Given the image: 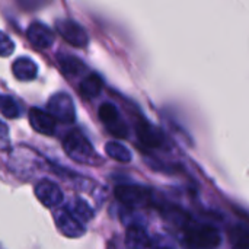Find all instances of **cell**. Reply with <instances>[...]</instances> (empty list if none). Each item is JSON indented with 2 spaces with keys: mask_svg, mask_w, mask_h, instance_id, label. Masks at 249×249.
<instances>
[{
  "mask_svg": "<svg viewBox=\"0 0 249 249\" xmlns=\"http://www.w3.org/2000/svg\"><path fill=\"white\" fill-rule=\"evenodd\" d=\"M82 223H86V222H90L92 219H93V216H95V212H93V209L85 201V200H82V198H74L73 201H71V204H69V206H66Z\"/></svg>",
  "mask_w": 249,
  "mask_h": 249,
  "instance_id": "obj_17",
  "label": "cell"
},
{
  "mask_svg": "<svg viewBox=\"0 0 249 249\" xmlns=\"http://www.w3.org/2000/svg\"><path fill=\"white\" fill-rule=\"evenodd\" d=\"M35 196L39 200V203H42V206L48 209L58 207L64 200L61 188L51 179H41L35 185Z\"/></svg>",
  "mask_w": 249,
  "mask_h": 249,
  "instance_id": "obj_8",
  "label": "cell"
},
{
  "mask_svg": "<svg viewBox=\"0 0 249 249\" xmlns=\"http://www.w3.org/2000/svg\"><path fill=\"white\" fill-rule=\"evenodd\" d=\"M58 64H60L61 71L66 76H70V77L80 74L86 69L83 61L79 60L77 57H73V55H60L58 57Z\"/></svg>",
  "mask_w": 249,
  "mask_h": 249,
  "instance_id": "obj_16",
  "label": "cell"
},
{
  "mask_svg": "<svg viewBox=\"0 0 249 249\" xmlns=\"http://www.w3.org/2000/svg\"><path fill=\"white\" fill-rule=\"evenodd\" d=\"M105 153L111 159L120 162V163H128L133 159V155L127 146H124L120 142H108L105 144Z\"/></svg>",
  "mask_w": 249,
  "mask_h": 249,
  "instance_id": "obj_15",
  "label": "cell"
},
{
  "mask_svg": "<svg viewBox=\"0 0 249 249\" xmlns=\"http://www.w3.org/2000/svg\"><path fill=\"white\" fill-rule=\"evenodd\" d=\"M115 198L130 209H142L152 203V193L149 188L137 184H121L115 187Z\"/></svg>",
  "mask_w": 249,
  "mask_h": 249,
  "instance_id": "obj_3",
  "label": "cell"
},
{
  "mask_svg": "<svg viewBox=\"0 0 249 249\" xmlns=\"http://www.w3.org/2000/svg\"><path fill=\"white\" fill-rule=\"evenodd\" d=\"M47 112L60 123H66V124H71L76 120V108H74V102L71 99V96L66 92H58L54 93L48 104H47Z\"/></svg>",
  "mask_w": 249,
  "mask_h": 249,
  "instance_id": "obj_4",
  "label": "cell"
},
{
  "mask_svg": "<svg viewBox=\"0 0 249 249\" xmlns=\"http://www.w3.org/2000/svg\"><path fill=\"white\" fill-rule=\"evenodd\" d=\"M26 36L35 48H41V50L51 47V44L55 39L54 31L42 22H32L28 26Z\"/></svg>",
  "mask_w": 249,
  "mask_h": 249,
  "instance_id": "obj_10",
  "label": "cell"
},
{
  "mask_svg": "<svg viewBox=\"0 0 249 249\" xmlns=\"http://www.w3.org/2000/svg\"><path fill=\"white\" fill-rule=\"evenodd\" d=\"M136 134H137L139 142L144 147H149V149H159L162 147L165 142L163 133L158 127H155L147 120H143V118L136 123Z\"/></svg>",
  "mask_w": 249,
  "mask_h": 249,
  "instance_id": "obj_9",
  "label": "cell"
},
{
  "mask_svg": "<svg viewBox=\"0 0 249 249\" xmlns=\"http://www.w3.org/2000/svg\"><path fill=\"white\" fill-rule=\"evenodd\" d=\"M54 223L58 232L70 239L80 238L86 233L85 223H82L67 207H61L54 212Z\"/></svg>",
  "mask_w": 249,
  "mask_h": 249,
  "instance_id": "obj_6",
  "label": "cell"
},
{
  "mask_svg": "<svg viewBox=\"0 0 249 249\" xmlns=\"http://www.w3.org/2000/svg\"><path fill=\"white\" fill-rule=\"evenodd\" d=\"M185 242L194 249H214L222 244V235L214 226L191 225L185 228Z\"/></svg>",
  "mask_w": 249,
  "mask_h": 249,
  "instance_id": "obj_2",
  "label": "cell"
},
{
  "mask_svg": "<svg viewBox=\"0 0 249 249\" xmlns=\"http://www.w3.org/2000/svg\"><path fill=\"white\" fill-rule=\"evenodd\" d=\"M0 249H4V247H3V245H1V244H0Z\"/></svg>",
  "mask_w": 249,
  "mask_h": 249,
  "instance_id": "obj_22",
  "label": "cell"
},
{
  "mask_svg": "<svg viewBox=\"0 0 249 249\" xmlns=\"http://www.w3.org/2000/svg\"><path fill=\"white\" fill-rule=\"evenodd\" d=\"M12 71H13V76L18 80L28 82V80H34L36 77L38 67H36V64L31 58H28V57H19L13 63Z\"/></svg>",
  "mask_w": 249,
  "mask_h": 249,
  "instance_id": "obj_13",
  "label": "cell"
},
{
  "mask_svg": "<svg viewBox=\"0 0 249 249\" xmlns=\"http://www.w3.org/2000/svg\"><path fill=\"white\" fill-rule=\"evenodd\" d=\"M10 143V137H9V127L0 120V149L7 147Z\"/></svg>",
  "mask_w": 249,
  "mask_h": 249,
  "instance_id": "obj_21",
  "label": "cell"
},
{
  "mask_svg": "<svg viewBox=\"0 0 249 249\" xmlns=\"http://www.w3.org/2000/svg\"><path fill=\"white\" fill-rule=\"evenodd\" d=\"M55 29L63 36L64 41H67L69 44H71L74 47L82 48V47L88 45V42H89L88 32L76 20H71V19H58L55 22Z\"/></svg>",
  "mask_w": 249,
  "mask_h": 249,
  "instance_id": "obj_7",
  "label": "cell"
},
{
  "mask_svg": "<svg viewBox=\"0 0 249 249\" xmlns=\"http://www.w3.org/2000/svg\"><path fill=\"white\" fill-rule=\"evenodd\" d=\"M124 244L128 249H147L152 245V241L144 228L139 225H131L125 232Z\"/></svg>",
  "mask_w": 249,
  "mask_h": 249,
  "instance_id": "obj_12",
  "label": "cell"
},
{
  "mask_svg": "<svg viewBox=\"0 0 249 249\" xmlns=\"http://www.w3.org/2000/svg\"><path fill=\"white\" fill-rule=\"evenodd\" d=\"M48 0H16V3L25 9V10H35L41 6H44Z\"/></svg>",
  "mask_w": 249,
  "mask_h": 249,
  "instance_id": "obj_20",
  "label": "cell"
},
{
  "mask_svg": "<svg viewBox=\"0 0 249 249\" xmlns=\"http://www.w3.org/2000/svg\"><path fill=\"white\" fill-rule=\"evenodd\" d=\"M15 51V44L13 41L10 39V36L0 31V57H7L10 54H13Z\"/></svg>",
  "mask_w": 249,
  "mask_h": 249,
  "instance_id": "obj_19",
  "label": "cell"
},
{
  "mask_svg": "<svg viewBox=\"0 0 249 249\" xmlns=\"http://www.w3.org/2000/svg\"><path fill=\"white\" fill-rule=\"evenodd\" d=\"M63 149L71 160L80 165L98 166L104 163V159L99 156V153L93 149L92 143L80 130H73L64 137Z\"/></svg>",
  "mask_w": 249,
  "mask_h": 249,
  "instance_id": "obj_1",
  "label": "cell"
},
{
  "mask_svg": "<svg viewBox=\"0 0 249 249\" xmlns=\"http://www.w3.org/2000/svg\"><path fill=\"white\" fill-rule=\"evenodd\" d=\"M0 98H1V95H0Z\"/></svg>",
  "mask_w": 249,
  "mask_h": 249,
  "instance_id": "obj_23",
  "label": "cell"
},
{
  "mask_svg": "<svg viewBox=\"0 0 249 249\" xmlns=\"http://www.w3.org/2000/svg\"><path fill=\"white\" fill-rule=\"evenodd\" d=\"M29 123L36 133L44 136H53L57 128V121L47 111L39 108H32L29 111Z\"/></svg>",
  "mask_w": 249,
  "mask_h": 249,
  "instance_id": "obj_11",
  "label": "cell"
},
{
  "mask_svg": "<svg viewBox=\"0 0 249 249\" xmlns=\"http://www.w3.org/2000/svg\"><path fill=\"white\" fill-rule=\"evenodd\" d=\"M0 112L6 118H19L20 117V107L12 96H3L0 98Z\"/></svg>",
  "mask_w": 249,
  "mask_h": 249,
  "instance_id": "obj_18",
  "label": "cell"
},
{
  "mask_svg": "<svg viewBox=\"0 0 249 249\" xmlns=\"http://www.w3.org/2000/svg\"><path fill=\"white\" fill-rule=\"evenodd\" d=\"M102 86H104L102 79H101L98 74L92 73V74L86 76V77L80 82L79 90H80L82 96H85V98H88V99H93V98H96V96L101 93Z\"/></svg>",
  "mask_w": 249,
  "mask_h": 249,
  "instance_id": "obj_14",
  "label": "cell"
},
{
  "mask_svg": "<svg viewBox=\"0 0 249 249\" xmlns=\"http://www.w3.org/2000/svg\"><path fill=\"white\" fill-rule=\"evenodd\" d=\"M98 117L102 121V124L107 127V130L118 139L128 137V127L123 121L118 108L111 102H104L98 109Z\"/></svg>",
  "mask_w": 249,
  "mask_h": 249,
  "instance_id": "obj_5",
  "label": "cell"
}]
</instances>
